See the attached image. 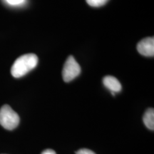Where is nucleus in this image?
Instances as JSON below:
<instances>
[{
	"mask_svg": "<svg viewBox=\"0 0 154 154\" xmlns=\"http://www.w3.org/2000/svg\"><path fill=\"white\" fill-rule=\"evenodd\" d=\"M38 57L34 54H27L19 57L13 63L11 74L14 78H20L26 75L38 64Z\"/></svg>",
	"mask_w": 154,
	"mask_h": 154,
	"instance_id": "f257e3e1",
	"label": "nucleus"
},
{
	"mask_svg": "<svg viewBox=\"0 0 154 154\" xmlns=\"http://www.w3.org/2000/svg\"><path fill=\"white\" fill-rule=\"evenodd\" d=\"M19 115L9 105H4L0 109V125L7 130L16 128L19 124Z\"/></svg>",
	"mask_w": 154,
	"mask_h": 154,
	"instance_id": "f03ea898",
	"label": "nucleus"
},
{
	"mask_svg": "<svg viewBox=\"0 0 154 154\" xmlns=\"http://www.w3.org/2000/svg\"><path fill=\"white\" fill-rule=\"evenodd\" d=\"M81 66L73 56H69L63 65L62 70L63 79L65 82H69L74 80L80 74Z\"/></svg>",
	"mask_w": 154,
	"mask_h": 154,
	"instance_id": "7ed1b4c3",
	"label": "nucleus"
},
{
	"mask_svg": "<svg viewBox=\"0 0 154 154\" xmlns=\"http://www.w3.org/2000/svg\"><path fill=\"white\" fill-rule=\"evenodd\" d=\"M138 53L144 57H153L154 56V38L147 37L138 42L137 45Z\"/></svg>",
	"mask_w": 154,
	"mask_h": 154,
	"instance_id": "20e7f679",
	"label": "nucleus"
},
{
	"mask_svg": "<svg viewBox=\"0 0 154 154\" xmlns=\"http://www.w3.org/2000/svg\"><path fill=\"white\" fill-rule=\"evenodd\" d=\"M103 85L106 87L108 89H109L112 92L113 95H114L115 93L120 92L122 89L121 83L119 81L112 76H106L103 78Z\"/></svg>",
	"mask_w": 154,
	"mask_h": 154,
	"instance_id": "39448f33",
	"label": "nucleus"
},
{
	"mask_svg": "<svg viewBox=\"0 0 154 154\" xmlns=\"http://www.w3.org/2000/svg\"><path fill=\"white\" fill-rule=\"evenodd\" d=\"M143 121L145 126L150 130L154 129V110L153 109H149L144 113Z\"/></svg>",
	"mask_w": 154,
	"mask_h": 154,
	"instance_id": "423d86ee",
	"label": "nucleus"
},
{
	"mask_svg": "<svg viewBox=\"0 0 154 154\" xmlns=\"http://www.w3.org/2000/svg\"><path fill=\"white\" fill-rule=\"evenodd\" d=\"M89 6L93 7H100L105 5L109 0H86Z\"/></svg>",
	"mask_w": 154,
	"mask_h": 154,
	"instance_id": "0eeeda50",
	"label": "nucleus"
},
{
	"mask_svg": "<svg viewBox=\"0 0 154 154\" xmlns=\"http://www.w3.org/2000/svg\"><path fill=\"white\" fill-rule=\"evenodd\" d=\"M10 5H20L25 2V0H5Z\"/></svg>",
	"mask_w": 154,
	"mask_h": 154,
	"instance_id": "6e6552de",
	"label": "nucleus"
},
{
	"mask_svg": "<svg viewBox=\"0 0 154 154\" xmlns=\"http://www.w3.org/2000/svg\"><path fill=\"white\" fill-rule=\"evenodd\" d=\"M76 154H96L94 152H93L91 150H88L86 149H80L76 153Z\"/></svg>",
	"mask_w": 154,
	"mask_h": 154,
	"instance_id": "1a4fd4ad",
	"label": "nucleus"
},
{
	"mask_svg": "<svg viewBox=\"0 0 154 154\" xmlns=\"http://www.w3.org/2000/svg\"><path fill=\"white\" fill-rule=\"evenodd\" d=\"M42 154H56V152L52 149H47L42 152Z\"/></svg>",
	"mask_w": 154,
	"mask_h": 154,
	"instance_id": "9d476101",
	"label": "nucleus"
}]
</instances>
